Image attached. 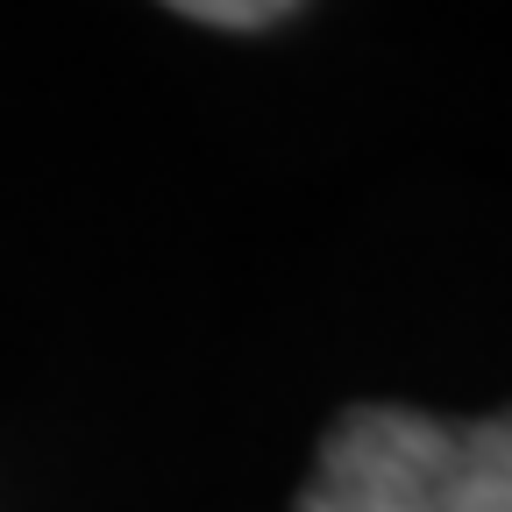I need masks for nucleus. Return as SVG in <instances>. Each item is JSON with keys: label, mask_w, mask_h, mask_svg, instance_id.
<instances>
[{"label": "nucleus", "mask_w": 512, "mask_h": 512, "mask_svg": "<svg viewBox=\"0 0 512 512\" xmlns=\"http://www.w3.org/2000/svg\"><path fill=\"white\" fill-rule=\"evenodd\" d=\"M299 512H512V413L349 406L320 441Z\"/></svg>", "instance_id": "obj_1"}, {"label": "nucleus", "mask_w": 512, "mask_h": 512, "mask_svg": "<svg viewBox=\"0 0 512 512\" xmlns=\"http://www.w3.org/2000/svg\"><path fill=\"white\" fill-rule=\"evenodd\" d=\"M164 8H178L192 22H214V29H264V22L292 15L299 0H164Z\"/></svg>", "instance_id": "obj_2"}]
</instances>
